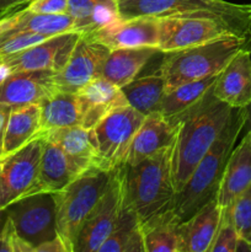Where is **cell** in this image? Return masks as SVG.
<instances>
[{
    "label": "cell",
    "mask_w": 251,
    "mask_h": 252,
    "mask_svg": "<svg viewBox=\"0 0 251 252\" xmlns=\"http://www.w3.org/2000/svg\"><path fill=\"white\" fill-rule=\"evenodd\" d=\"M231 112L233 108L218 100L212 88L197 105L182 115L170 118L175 125H179L172 145L175 193L185 186L194 167L225 127Z\"/></svg>",
    "instance_id": "1"
},
{
    "label": "cell",
    "mask_w": 251,
    "mask_h": 252,
    "mask_svg": "<svg viewBox=\"0 0 251 252\" xmlns=\"http://www.w3.org/2000/svg\"><path fill=\"white\" fill-rule=\"evenodd\" d=\"M246 110L233 108L225 127L197 164L181 191L175 193L172 209L181 223L213 199H217L224 170L241 130L245 128Z\"/></svg>",
    "instance_id": "2"
},
{
    "label": "cell",
    "mask_w": 251,
    "mask_h": 252,
    "mask_svg": "<svg viewBox=\"0 0 251 252\" xmlns=\"http://www.w3.org/2000/svg\"><path fill=\"white\" fill-rule=\"evenodd\" d=\"M122 184L125 202L134 209L140 223L172 208V145L137 164L123 165Z\"/></svg>",
    "instance_id": "3"
},
{
    "label": "cell",
    "mask_w": 251,
    "mask_h": 252,
    "mask_svg": "<svg viewBox=\"0 0 251 252\" xmlns=\"http://www.w3.org/2000/svg\"><path fill=\"white\" fill-rule=\"evenodd\" d=\"M251 34V33H250ZM223 36L199 46L162 53L160 73L166 93L181 84L218 75L230 59L245 47L249 37Z\"/></svg>",
    "instance_id": "4"
},
{
    "label": "cell",
    "mask_w": 251,
    "mask_h": 252,
    "mask_svg": "<svg viewBox=\"0 0 251 252\" xmlns=\"http://www.w3.org/2000/svg\"><path fill=\"white\" fill-rule=\"evenodd\" d=\"M112 171L93 167L63 189L53 193L57 234L65 244L68 252H73L74 243L84 221L108 189Z\"/></svg>",
    "instance_id": "5"
},
{
    "label": "cell",
    "mask_w": 251,
    "mask_h": 252,
    "mask_svg": "<svg viewBox=\"0 0 251 252\" xmlns=\"http://www.w3.org/2000/svg\"><path fill=\"white\" fill-rule=\"evenodd\" d=\"M121 19L170 15H214L235 27L243 36L251 33V4L225 0H123L118 1Z\"/></svg>",
    "instance_id": "6"
},
{
    "label": "cell",
    "mask_w": 251,
    "mask_h": 252,
    "mask_svg": "<svg viewBox=\"0 0 251 252\" xmlns=\"http://www.w3.org/2000/svg\"><path fill=\"white\" fill-rule=\"evenodd\" d=\"M144 118V115L129 105L121 106L90 129L97 153L98 169L112 171L125 165L133 138Z\"/></svg>",
    "instance_id": "7"
},
{
    "label": "cell",
    "mask_w": 251,
    "mask_h": 252,
    "mask_svg": "<svg viewBox=\"0 0 251 252\" xmlns=\"http://www.w3.org/2000/svg\"><path fill=\"white\" fill-rule=\"evenodd\" d=\"M223 36H243L225 20L214 15H170L159 17L161 53L199 46Z\"/></svg>",
    "instance_id": "8"
},
{
    "label": "cell",
    "mask_w": 251,
    "mask_h": 252,
    "mask_svg": "<svg viewBox=\"0 0 251 252\" xmlns=\"http://www.w3.org/2000/svg\"><path fill=\"white\" fill-rule=\"evenodd\" d=\"M16 233L34 249L56 238V202L53 193H36L6 208Z\"/></svg>",
    "instance_id": "9"
},
{
    "label": "cell",
    "mask_w": 251,
    "mask_h": 252,
    "mask_svg": "<svg viewBox=\"0 0 251 252\" xmlns=\"http://www.w3.org/2000/svg\"><path fill=\"white\" fill-rule=\"evenodd\" d=\"M43 143L38 135L21 149L0 158V211L30 191L38 172Z\"/></svg>",
    "instance_id": "10"
},
{
    "label": "cell",
    "mask_w": 251,
    "mask_h": 252,
    "mask_svg": "<svg viewBox=\"0 0 251 252\" xmlns=\"http://www.w3.org/2000/svg\"><path fill=\"white\" fill-rule=\"evenodd\" d=\"M123 206L122 166L112 171L110 185L95 206L74 243L73 252H98L112 231Z\"/></svg>",
    "instance_id": "11"
},
{
    "label": "cell",
    "mask_w": 251,
    "mask_h": 252,
    "mask_svg": "<svg viewBox=\"0 0 251 252\" xmlns=\"http://www.w3.org/2000/svg\"><path fill=\"white\" fill-rule=\"evenodd\" d=\"M111 49L88 33H80L65 65L54 73L57 90L79 94L89 83L100 78Z\"/></svg>",
    "instance_id": "12"
},
{
    "label": "cell",
    "mask_w": 251,
    "mask_h": 252,
    "mask_svg": "<svg viewBox=\"0 0 251 252\" xmlns=\"http://www.w3.org/2000/svg\"><path fill=\"white\" fill-rule=\"evenodd\" d=\"M80 32L70 31L54 34L44 41L1 58L11 73L29 70H52L54 73L65 65Z\"/></svg>",
    "instance_id": "13"
},
{
    "label": "cell",
    "mask_w": 251,
    "mask_h": 252,
    "mask_svg": "<svg viewBox=\"0 0 251 252\" xmlns=\"http://www.w3.org/2000/svg\"><path fill=\"white\" fill-rule=\"evenodd\" d=\"M90 37L112 51L118 48L155 47L159 44V17L138 16L117 19L93 32Z\"/></svg>",
    "instance_id": "14"
},
{
    "label": "cell",
    "mask_w": 251,
    "mask_h": 252,
    "mask_svg": "<svg viewBox=\"0 0 251 252\" xmlns=\"http://www.w3.org/2000/svg\"><path fill=\"white\" fill-rule=\"evenodd\" d=\"M213 94L231 108H245L251 103V34L245 47L218 74Z\"/></svg>",
    "instance_id": "15"
},
{
    "label": "cell",
    "mask_w": 251,
    "mask_h": 252,
    "mask_svg": "<svg viewBox=\"0 0 251 252\" xmlns=\"http://www.w3.org/2000/svg\"><path fill=\"white\" fill-rule=\"evenodd\" d=\"M56 90L54 71H17L10 74L0 85V103L11 107L39 105Z\"/></svg>",
    "instance_id": "16"
},
{
    "label": "cell",
    "mask_w": 251,
    "mask_h": 252,
    "mask_svg": "<svg viewBox=\"0 0 251 252\" xmlns=\"http://www.w3.org/2000/svg\"><path fill=\"white\" fill-rule=\"evenodd\" d=\"M43 149L37 177L26 196L36 193H56L80 176L59 145L48 138L43 137Z\"/></svg>",
    "instance_id": "17"
},
{
    "label": "cell",
    "mask_w": 251,
    "mask_h": 252,
    "mask_svg": "<svg viewBox=\"0 0 251 252\" xmlns=\"http://www.w3.org/2000/svg\"><path fill=\"white\" fill-rule=\"evenodd\" d=\"M179 125L160 112L145 116L129 147L125 164L134 165L164 148L174 145Z\"/></svg>",
    "instance_id": "18"
},
{
    "label": "cell",
    "mask_w": 251,
    "mask_h": 252,
    "mask_svg": "<svg viewBox=\"0 0 251 252\" xmlns=\"http://www.w3.org/2000/svg\"><path fill=\"white\" fill-rule=\"evenodd\" d=\"M70 31H75V27L69 14H37L25 7L0 17V38L17 33L54 36Z\"/></svg>",
    "instance_id": "19"
},
{
    "label": "cell",
    "mask_w": 251,
    "mask_h": 252,
    "mask_svg": "<svg viewBox=\"0 0 251 252\" xmlns=\"http://www.w3.org/2000/svg\"><path fill=\"white\" fill-rule=\"evenodd\" d=\"M250 185L251 132L248 130L229 157L217 194V202L221 208L230 207Z\"/></svg>",
    "instance_id": "20"
},
{
    "label": "cell",
    "mask_w": 251,
    "mask_h": 252,
    "mask_svg": "<svg viewBox=\"0 0 251 252\" xmlns=\"http://www.w3.org/2000/svg\"><path fill=\"white\" fill-rule=\"evenodd\" d=\"M78 95L83 107L80 126L89 130L112 110L128 105L122 89L102 76L89 83Z\"/></svg>",
    "instance_id": "21"
},
{
    "label": "cell",
    "mask_w": 251,
    "mask_h": 252,
    "mask_svg": "<svg viewBox=\"0 0 251 252\" xmlns=\"http://www.w3.org/2000/svg\"><path fill=\"white\" fill-rule=\"evenodd\" d=\"M223 208L213 199L180 225L181 252H209Z\"/></svg>",
    "instance_id": "22"
},
{
    "label": "cell",
    "mask_w": 251,
    "mask_h": 252,
    "mask_svg": "<svg viewBox=\"0 0 251 252\" xmlns=\"http://www.w3.org/2000/svg\"><path fill=\"white\" fill-rule=\"evenodd\" d=\"M41 135L59 145L80 175L93 167H98L97 153L89 129L81 126H73L51 130Z\"/></svg>",
    "instance_id": "23"
},
{
    "label": "cell",
    "mask_w": 251,
    "mask_h": 252,
    "mask_svg": "<svg viewBox=\"0 0 251 252\" xmlns=\"http://www.w3.org/2000/svg\"><path fill=\"white\" fill-rule=\"evenodd\" d=\"M159 53L161 52L155 47L112 49L103 63L101 76L122 88L134 80L150 59Z\"/></svg>",
    "instance_id": "24"
},
{
    "label": "cell",
    "mask_w": 251,
    "mask_h": 252,
    "mask_svg": "<svg viewBox=\"0 0 251 252\" xmlns=\"http://www.w3.org/2000/svg\"><path fill=\"white\" fill-rule=\"evenodd\" d=\"M41 132L39 135L59 128L80 126L83 107L78 94L56 90L39 103Z\"/></svg>",
    "instance_id": "25"
},
{
    "label": "cell",
    "mask_w": 251,
    "mask_h": 252,
    "mask_svg": "<svg viewBox=\"0 0 251 252\" xmlns=\"http://www.w3.org/2000/svg\"><path fill=\"white\" fill-rule=\"evenodd\" d=\"M181 221L169 208L140 223L145 252H181Z\"/></svg>",
    "instance_id": "26"
},
{
    "label": "cell",
    "mask_w": 251,
    "mask_h": 252,
    "mask_svg": "<svg viewBox=\"0 0 251 252\" xmlns=\"http://www.w3.org/2000/svg\"><path fill=\"white\" fill-rule=\"evenodd\" d=\"M41 132V108L39 105L12 107L7 118L4 135L2 155L21 149Z\"/></svg>",
    "instance_id": "27"
},
{
    "label": "cell",
    "mask_w": 251,
    "mask_h": 252,
    "mask_svg": "<svg viewBox=\"0 0 251 252\" xmlns=\"http://www.w3.org/2000/svg\"><path fill=\"white\" fill-rule=\"evenodd\" d=\"M98 252H145L140 220L125 197L120 217Z\"/></svg>",
    "instance_id": "28"
},
{
    "label": "cell",
    "mask_w": 251,
    "mask_h": 252,
    "mask_svg": "<svg viewBox=\"0 0 251 252\" xmlns=\"http://www.w3.org/2000/svg\"><path fill=\"white\" fill-rule=\"evenodd\" d=\"M68 14L80 33L93 32L120 19L117 0H69Z\"/></svg>",
    "instance_id": "29"
},
{
    "label": "cell",
    "mask_w": 251,
    "mask_h": 252,
    "mask_svg": "<svg viewBox=\"0 0 251 252\" xmlns=\"http://www.w3.org/2000/svg\"><path fill=\"white\" fill-rule=\"evenodd\" d=\"M121 89L128 105L144 116L159 111L160 103L166 93L164 76L160 73V69L152 75L137 76Z\"/></svg>",
    "instance_id": "30"
},
{
    "label": "cell",
    "mask_w": 251,
    "mask_h": 252,
    "mask_svg": "<svg viewBox=\"0 0 251 252\" xmlns=\"http://www.w3.org/2000/svg\"><path fill=\"white\" fill-rule=\"evenodd\" d=\"M218 75L188 81L165 93L157 112L167 118L182 115L199 102L216 84Z\"/></svg>",
    "instance_id": "31"
},
{
    "label": "cell",
    "mask_w": 251,
    "mask_h": 252,
    "mask_svg": "<svg viewBox=\"0 0 251 252\" xmlns=\"http://www.w3.org/2000/svg\"><path fill=\"white\" fill-rule=\"evenodd\" d=\"M231 218L241 240L251 241V185L234 201L230 207Z\"/></svg>",
    "instance_id": "32"
},
{
    "label": "cell",
    "mask_w": 251,
    "mask_h": 252,
    "mask_svg": "<svg viewBox=\"0 0 251 252\" xmlns=\"http://www.w3.org/2000/svg\"><path fill=\"white\" fill-rule=\"evenodd\" d=\"M240 238L234 225L231 212L229 207L223 208L220 224L214 236L209 252H236Z\"/></svg>",
    "instance_id": "33"
},
{
    "label": "cell",
    "mask_w": 251,
    "mask_h": 252,
    "mask_svg": "<svg viewBox=\"0 0 251 252\" xmlns=\"http://www.w3.org/2000/svg\"><path fill=\"white\" fill-rule=\"evenodd\" d=\"M0 252H33V248L16 233L9 216L0 235Z\"/></svg>",
    "instance_id": "34"
},
{
    "label": "cell",
    "mask_w": 251,
    "mask_h": 252,
    "mask_svg": "<svg viewBox=\"0 0 251 252\" xmlns=\"http://www.w3.org/2000/svg\"><path fill=\"white\" fill-rule=\"evenodd\" d=\"M69 0H33L27 5V9L37 14L59 15L68 14Z\"/></svg>",
    "instance_id": "35"
},
{
    "label": "cell",
    "mask_w": 251,
    "mask_h": 252,
    "mask_svg": "<svg viewBox=\"0 0 251 252\" xmlns=\"http://www.w3.org/2000/svg\"><path fill=\"white\" fill-rule=\"evenodd\" d=\"M34 252H68L65 244L58 235L52 240L46 241L34 249Z\"/></svg>",
    "instance_id": "36"
},
{
    "label": "cell",
    "mask_w": 251,
    "mask_h": 252,
    "mask_svg": "<svg viewBox=\"0 0 251 252\" xmlns=\"http://www.w3.org/2000/svg\"><path fill=\"white\" fill-rule=\"evenodd\" d=\"M33 0H0V17L16 11L19 7L27 6Z\"/></svg>",
    "instance_id": "37"
},
{
    "label": "cell",
    "mask_w": 251,
    "mask_h": 252,
    "mask_svg": "<svg viewBox=\"0 0 251 252\" xmlns=\"http://www.w3.org/2000/svg\"><path fill=\"white\" fill-rule=\"evenodd\" d=\"M11 106L6 103H0V158L2 157V148H4V135L5 128H6L7 118H9Z\"/></svg>",
    "instance_id": "38"
},
{
    "label": "cell",
    "mask_w": 251,
    "mask_h": 252,
    "mask_svg": "<svg viewBox=\"0 0 251 252\" xmlns=\"http://www.w3.org/2000/svg\"><path fill=\"white\" fill-rule=\"evenodd\" d=\"M6 220H7V211L6 208H5L0 211V235H1V231L2 229H4V225L5 223H6Z\"/></svg>",
    "instance_id": "39"
},
{
    "label": "cell",
    "mask_w": 251,
    "mask_h": 252,
    "mask_svg": "<svg viewBox=\"0 0 251 252\" xmlns=\"http://www.w3.org/2000/svg\"><path fill=\"white\" fill-rule=\"evenodd\" d=\"M246 110V123H245V127L248 128V130L251 132V103L249 106L245 107Z\"/></svg>",
    "instance_id": "40"
},
{
    "label": "cell",
    "mask_w": 251,
    "mask_h": 252,
    "mask_svg": "<svg viewBox=\"0 0 251 252\" xmlns=\"http://www.w3.org/2000/svg\"><path fill=\"white\" fill-rule=\"evenodd\" d=\"M117 1H123V0H117Z\"/></svg>",
    "instance_id": "41"
},
{
    "label": "cell",
    "mask_w": 251,
    "mask_h": 252,
    "mask_svg": "<svg viewBox=\"0 0 251 252\" xmlns=\"http://www.w3.org/2000/svg\"><path fill=\"white\" fill-rule=\"evenodd\" d=\"M250 245H251V241H250Z\"/></svg>",
    "instance_id": "42"
}]
</instances>
